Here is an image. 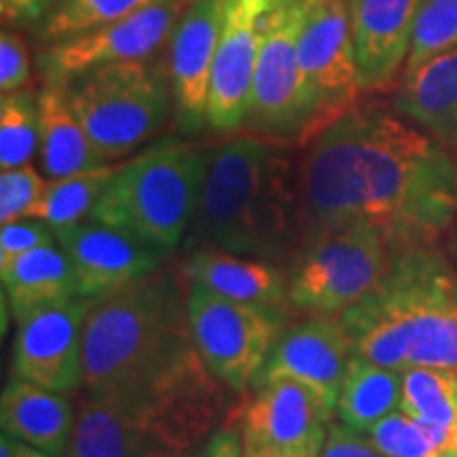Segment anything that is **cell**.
Wrapping results in <instances>:
<instances>
[{
	"label": "cell",
	"mask_w": 457,
	"mask_h": 457,
	"mask_svg": "<svg viewBox=\"0 0 457 457\" xmlns=\"http://www.w3.org/2000/svg\"><path fill=\"white\" fill-rule=\"evenodd\" d=\"M81 392L138 420L182 455L208 441L231 398L199 356L180 276L155 271L91 305Z\"/></svg>",
	"instance_id": "cell-1"
},
{
	"label": "cell",
	"mask_w": 457,
	"mask_h": 457,
	"mask_svg": "<svg viewBox=\"0 0 457 457\" xmlns=\"http://www.w3.org/2000/svg\"><path fill=\"white\" fill-rule=\"evenodd\" d=\"M307 231L369 225L396 248L432 245L457 222V163L441 142L379 106H352L307 142Z\"/></svg>",
	"instance_id": "cell-2"
},
{
	"label": "cell",
	"mask_w": 457,
	"mask_h": 457,
	"mask_svg": "<svg viewBox=\"0 0 457 457\" xmlns=\"http://www.w3.org/2000/svg\"><path fill=\"white\" fill-rule=\"evenodd\" d=\"M353 353L400 370H457V270L434 245L394 248L390 270L339 313Z\"/></svg>",
	"instance_id": "cell-3"
},
{
	"label": "cell",
	"mask_w": 457,
	"mask_h": 457,
	"mask_svg": "<svg viewBox=\"0 0 457 457\" xmlns=\"http://www.w3.org/2000/svg\"><path fill=\"white\" fill-rule=\"evenodd\" d=\"M299 212L288 142L253 134L214 148L195 216L205 245L276 262L293 250Z\"/></svg>",
	"instance_id": "cell-4"
},
{
	"label": "cell",
	"mask_w": 457,
	"mask_h": 457,
	"mask_svg": "<svg viewBox=\"0 0 457 457\" xmlns=\"http://www.w3.org/2000/svg\"><path fill=\"white\" fill-rule=\"evenodd\" d=\"M210 155L188 140L155 142L119 165L89 219L171 253L197 216Z\"/></svg>",
	"instance_id": "cell-5"
},
{
	"label": "cell",
	"mask_w": 457,
	"mask_h": 457,
	"mask_svg": "<svg viewBox=\"0 0 457 457\" xmlns=\"http://www.w3.org/2000/svg\"><path fill=\"white\" fill-rule=\"evenodd\" d=\"M57 87L106 162L157 136L171 112L168 62L157 55L91 68Z\"/></svg>",
	"instance_id": "cell-6"
},
{
	"label": "cell",
	"mask_w": 457,
	"mask_h": 457,
	"mask_svg": "<svg viewBox=\"0 0 457 457\" xmlns=\"http://www.w3.org/2000/svg\"><path fill=\"white\" fill-rule=\"evenodd\" d=\"M394 248L384 231L369 225L312 228L288 271L290 305L339 316L384 279Z\"/></svg>",
	"instance_id": "cell-7"
},
{
	"label": "cell",
	"mask_w": 457,
	"mask_h": 457,
	"mask_svg": "<svg viewBox=\"0 0 457 457\" xmlns=\"http://www.w3.org/2000/svg\"><path fill=\"white\" fill-rule=\"evenodd\" d=\"M310 0H276L265 21L244 128L256 136L307 145L318 134V111L299 60Z\"/></svg>",
	"instance_id": "cell-8"
},
{
	"label": "cell",
	"mask_w": 457,
	"mask_h": 457,
	"mask_svg": "<svg viewBox=\"0 0 457 457\" xmlns=\"http://www.w3.org/2000/svg\"><path fill=\"white\" fill-rule=\"evenodd\" d=\"M187 312L193 341L222 386L244 394L284 330V310L239 303L188 282Z\"/></svg>",
	"instance_id": "cell-9"
},
{
	"label": "cell",
	"mask_w": 457,
	"mask_h": 457,
	"mask_svg": "<svg viewBox=\"0 0 457 457\" xmlns=\"http://www.w3.org/2000/svg\"><path fill=\"white\" fill-rule=\"evenodd\" d=\"M188 3L191 0H157L106 26L43 45L37 66L45 85H62L85 71L114 62L157 55Z\"/></svg>",
	"instance_id": "cell-10"
},
{
	"label": "cell",
	"mask_w": 457,
	"mask_h": 457,
	"mask_svg": "<svg viewBox=\"0 0 457 457\" xmlns=\"http://www.w3.org/2000/svg\"><path fill=\"white\" fill-rule=\"evenodd\" d=\"M299 60L320 129L358 104L364 91L353 49L350 0H310L299 38Z\"/></svg>",
	"instance_id": "cell-11"
},
{
	"label": "cell",
	"mask_w": 457,
	"mask_h": 457,
	"mask_svg": "<svg viewBox=\"0 0 457 457\" xmlns=\"http://www.w3.org/2000/svg\"><path fill=\"white\" fill-rule=\"evenodd\" d=\"M94 303L77 296L21 313L13 343V377L54 392H81L83 330Z\"/></svg>",
	"instance_id": "cell-12"
},
{
	"label": "cell",
	"mask_w": 457,
	"mask_h": 457,
	"mask_svg": "<svg viewBox=\"0 0 457 457\" xmlns=\"http://www.w3.org/2000/svg\"><path fill=\"white\" fill-rule=\"evenodd\" d=\"M276 0H227L210 77L208 128L242 129L250 104L265 21Z\"/></svg>",
	"instance_id": "cell-13"
},
{
	"label": "cell",
	"mask_w": 457,
	"mask_h": 457,
	"mask_svg": "<svg viewBox=\"0 0 457 457\" xmlns=\"http://www.w3.org/2000/svg\"><path fill=\"white\" fill-rule=\"evenodd\" d=\"M352 358L353 343L341 318L312 313L282 330L253 387L276 379L299 381L335 413Z\"/></svg>",
	"instance_id": "cell-14"
},
{
	"label": "cell",
	"mask_w": 457,
	"mask_h": 457,
	"mask_svg": "<svg viewBox=\"0 0 457 457\" xmlns=\"http://www.w3.org/2000/svg\"><path fill=\"white\" fill-rule=\"evenodd\" d=\"M227 0H191L168 41L171 112L182 136L208 125L210 77Z\"/></svg>",
	"instance_id": "cell-15"
},
{
	"label": "cell",
	"mask_w": 457,
	"mask_h": 457,
	"mask_svg": "<svg viewBox=\"0 0 457 457\" xmlns=\"http://www.w3.org/2000/svg\"><path fill=\"white\" fill-rule=\"evenodd\" d=\"M54 233L72 261L79 293L91 301L155 273L165 256L155 245L91 219L54 227Z\"/></svg>",
	"instance_id": "cell-16"
},
{
	"label": "cell",
	"mask_w": 457,
	"mask_h": 457,
	"mask_svg": "<svg viewBox=\"0 0 457 457\" xmlns=\"http://www.w3.org/2000/svg\"><path fill=\"white\" fill-rule=\"evenodd\" d=\"M333 411L307 386L276 379L254 387L237 411V428L245 451L296 449L327 441Z\"/></svg>",
	"instance_id": "cell-17"
},
{
	"label": "cell",
	"mask_w": 457,
	"mask_h": 457,
	"mask_svg": "<svg viewBox=\"0 0 457 457\" xmlns=\"http://www.w3.org/2000/svg\"><path fill=\"white\" fill-rule=\"evenodd\" d=\"M421 0H352V34L362 91H381L407 66Z\"/></svg>",
	"instance_id": "cell-18"
},
{
	"label": "cell",
	"mask_w": 457,
	"mask_h": 457,
	"mask_svg": "<svg viewBox=\"0 0 457 457\" xmlns=\"http://www.w3.org/2000/svg\"><path fill=\"white\" fill-rule=\"evenodd\" d=\"M188 282L204 286L225 299L284 310L288 305V278L276 262L225 253L214 245L191 253L182 265Z\"/></svg>",
	"instance_id": "cell-19"
},
{
	"label": "cell",
	"mask_w": 457,
	"mask_h": 457,
	"mask_svg": "<svg viewBox=\"0 0 457 457\" xmlns=\"http://www.w3.org/2000/svg\"><path fill=\"white\" fill-rule=\"evenodd\" d=\"M74 421L68 394L47 390L30 381L13 377L0 398L3 432L54 457H66L71 447Z\"/></svg>",
	"instance_id": "cell-20"
},
{
	"label": "cell",
	"mask_w": 457,
	"mask_h": 457,
	"mask_svg": "<svg viewBox=\"0 0 457 457\" xmlns=\"http://www.w3.org/2000/svg\"><path fill=\"white\" fill-rule=\"evenodd\" d=\"M394 106L447 151H457V47L404 72Z\"/></svg>",
	"instance_id": "cell-21"
},
{
	"label": "cell",
	"mask_w": 457,
	"mask_h": 457,
	"mask_svg": "<svg viewBox=\"0 0 457 457\" xmlns=\"http://www.w3.org/2000/svg\"><path fill=\"white\" fill-rule=\"evenodd\" d=\"M66 457H187L123 411L81 392Z\"/></svg>",
	"instance_id": "cell-22"
},
{
	"label": "cell",
	"mask_w": 457,
	"mask_h": 457,
	"mask_svg": "<svg viewBox=\"0 0 457 457\" xmlns=\"http://www.w3.org/2000/svg\"><path fill=\"white\" fill-rule=\"evenodd\" d=\"M0 273L3 296L15 318L34 307L81 296L72 261L57 239L17 256L7 267H0Z\"/></svg>",
	"instance_id": "cell-23"
},
{
	"label": "cell",
	"mask_w": 457,
	"mask_h": 457,
	"mask_svg": "<svg viewBox=\"0 0 457 457\" xmlns=\"http://www.w3.org/2000/svg\"><path fill=\"white\" fill-rule=\"evenodd\" d=\"M38 159L51 180L108 163L57 85L38 91Z\"/></svg>",
	"instance_id": "cell-24"
},
{
	"label": "cell",
	"mask_w": 457,
	"mask_h": 457,
	"mask_svg": "<svg viewBox=\"0 0 457 457\" xmlns=\"http://www.w3.org/2000/svg\"><path fill=\"white\" fill-rule=\"evenodd\" d=\"M403 404V373L353 353L337 400V420L350 430L367 434L396 413Z\"/></svg>",
	"instance_id": "cell-25"
},
{
	"label": "cell",
	"mask_w": 457,
	"mask_h": 457,
	"mask_svg": "<svg viewBox=\"0 0 457 457\" xmlns=\"http://www.w3.org/2000/svg\"><path fill=\"white\" fill-rule=\"evenodd\" d=\"M117 170L119 165L104 163L100 168L85 170L79 174L47 182L41 199L34 204L26 219H38L47 222L49 227L83 220V216H89L94 205L98 204L100 195L104 193Z\"/></svg>",
	"instance_id": "cell-26"
},
{
	"label": "cell",
	"mask_w": 457,
	"mask_h": 457,
	"mask_svg": "<svg viewBox=\"0 0 457 457\" xmlns=\"http://www.w3.org/2000/svg\"><path fill=\"white\" fill-rule=\"evenodd\" d=\"M400 411L413 420L441 426L457 436V370L409 369L403 373Z\"/></svg>",
	"instance_id": "cell-27"
},
{
	"label": "cell",
	"mask_w": 457,
	"mask_h": 457,
	"mask_svg": "<svg viewBox=\"0 0 457 457\" xmlns=\"http://www.w3.org/2000/svg\"><path fill=\"white\" fill-rule=\"evenodd\" d=\"M367 438L384 457H457V436L404 411L381 420Z\"/></svg>",
	"instance_id": "cell-28"
},
{
	"label": "cell",
	"mask_w": 457,
	"mask_h": 457,
	"mask_svg": "<svg viewBox=\"0 0 457 457\" xmlns=\"http://www.w3.org/2000/svg\"><path fill=\"white\" fill-rule=\"evenodd\" d=\"M157 0H62L38 24L37 41L49 45L128 17Z\"/></svg>",
	"instance_id": "cell-29"
},
{
	"label": "cell",
	"mask_w": 457,
	"mask_h": 457,
	"mask_svg": "<svg viewBox=\"0 0 457 457\" xmlns=\"http://www.w3.org/2000/svg\"><path fill=\"white\" fill-rule=\"evenodd\" d=\"M38 148V94L17 89L0 100V170L30 163Z\"/></svg>",
	"instance_id": "cell-30"
},
{
	"label": "cell",
	"mask_w": 457,
	"mask_h": 457,
	"mask_svg": "<svg viewBox=\"0 0 457 457\" xmlns=\"http://www.w3.org/2000/svg\"><path fill=\"white\" fill-rule=\"evenodd\" d=\"M457 47V0H421L404 72Z\"/></svg>",
	"instance_id": "cell-31"
},
{
	"label": "cell",
	"mask_w": 457,
	"mask_h": 457,
	"mask_svg": "<svg viewBox=\"0 0 457 457\" xmlns=\"http://www.w3.org/2000/svg\"><path fill=\"white\" fill-rule=\"evenodd\" d=\"M47 182L30 163L0 171V225L26 219Z\"/></svg>",
	"instance_id": "cell-32"
},
{
	"label": "cell",
	"mask_w": 457,
	"mask_h": 457,
	"mask_svg": "<svg viewBox=\"0 0 457 457\" xmlns=\"http://www.w3.org/2000/svg\"><path fill=\"white\" fill-rule=\"evenodd\" d=\"M55 242L54 227L38 219H20L0 228V267H7L17 256Z\"/></svg>",
	"instance_id": "cell-33"
},
{
	"label": "cell",
	"mask_w": 457,
	"mask_h": 457,
	"mask_svg": "<svg viewBox=\"0 0 457 457\" xmlns=\"http://www.w3.org/2000/svg\"><path fill=\"white\" fill-rule=\"evenodd\" d=\"M30 51L20 34L3 30L0 34V91L13 94L30 81Z\"/></svg>",
	"instance_id": "cell-34"
},
{
	"label": "cell",
	"mask_w": 457,
	"mask_h": 457,
	"mask_svg": "<svg viewBox=\"0 0 457 457\" xmlns=\"http://www.w3.org/2000/svg\"><path fill=\"white\" fill-rule=\"evenodd\" d=\"M320 457H384L367 436L350 430L347 426L330 424L327 441L320 451Z\"/></svg>",
	"instance_id": "cell-35"
},
{
	"label": "cell",
	"mask_w": 457,
	"mask_h": 457,
	"mask_svg": "<svg viewBox=\"0 0 457 457\" xmlns=\"http://www.w3.org/2000/svg\"><path fill=\"white\" fill-rule=\"evenodd\" d=\"M195 457H244V441L239 428L228 424L210 434Z\"/></svg>",
	"instance_id": "cell-36"
},
{
	"label": "cell",
	"mask_w": 457,
	"mask_h": 457,
	"mask_svg": "<svg viewBox=\"0 0 457 457\" xmlns=\"http://www.w3.org/2000/svg\"><path fill=\"white\" fill-rule=\"evenodd\" d=\"M4 24H37V0H0Z\"/></svg>",
	"instance_id": "cell-37"
},
{
	"label": "cell",
	"mask_w": 457,
	"mask_h": 457,
	"mask_svg": "<svg viewBox=\"0 0 457 457\" xmlns=\"http://www.w3.org/2000/svg\"><path fill=\"white\" fill-rule=\"evenodd\" d=\"M324 447V441L312 443L307 447H296V449H254L245 451L244 457H320V451Z\"/></svg>",
	"instance_id": "cell-38"
},
{
	"label": "cell",
	"mask_w": 457,
	"mask_h": 457,
	"mask_svg": "<svg viewBox=\"0 0 457 457\" xmlns=\"http://www.w3.org/2000/svg\"><path fill=\"white\" fill-rule=\"evenodd\" d=\"M20 443L15 436H11V434L3 432V436H0V457H17V451H20Z\"/></svg>",
	"instance_id": "cell-39"
},
{
	"label": "cell",
	"mask_w": 457,
	"mask_h": 457,
	"mask_svg": "<svg viewBox=\"0 0 457 457\" xmlns=\"http://www.w3.org/2000/svg\"><path fill=\"white\" fill-rule=\"evenodd\" d=\"M60 0H37V26L57 7Z\"/></svg>",
	"instance_id": "cell-40"
},
{
	"label": "cell",
	"mask_w": 457,
	"mask_h": 457,
	"mask_svg": "<svg viewBox=\"0 0 457 457\" xmlns=\"http://www.w3.org/2000/svg\"><path fill=\"white\" fill-rule=\"evenodd\" d=\"M17 457H54L49 453H43V451L30 447V445L20 443V451H17Z\"/></svg>",
	"instance_id": "cell-41"
},
{
	"label": "cell",
	"mask_w": 457,
	"mask_h": 457,
	"mask_svg": "<svg viewBox=\"0 0 457 457\" xmlns=\"http://www.w3.org/2000/svg\"><path fill=\"white\" fill-rule=\"evenodd\" d=\"M350 3H352V0H350Z\"/></svg>",
	"instance_id": "cell-42"
}]
</instances>
